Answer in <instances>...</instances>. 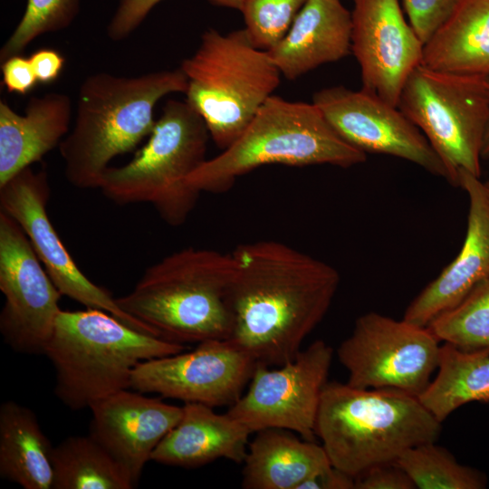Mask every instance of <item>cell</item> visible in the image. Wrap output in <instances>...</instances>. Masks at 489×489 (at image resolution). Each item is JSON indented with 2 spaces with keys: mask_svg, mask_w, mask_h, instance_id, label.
<instances>
[{
  "mask_svg": "<svg viewBox=\"0 0 489 489\" xmlns=\"http://www.w3.org/2000/svg\"><path fill=\"white\" fill-rule=\"evenodd\" d=\"M231 253L228 339L256 363L283 365L328 312L340 278L329 264L282 242L260 240Z\"/></svg>",
  "mask_w": 489,
  "mask_h": 489,
  "instance_id": "obj_1",
  "label": "cell"
},
{
  "mask_svg": "<svg viewBox=\"0 0 489 489\" xmlns=\"http://www.w3.org/2000/svg\"><path fill=\"white\" fill-rule=\"evenodd\" d=\"M187 85L180 67L136 76H88L79 89L72 129L59 145L66 179L77 188H100L110 161L150 135L158 101L185 93Z\"/></svg>",
  "mask_w": 489,
  "mask_h": 489,
  "instance_id": "obj_2",
  "label": "cell"
},
{
  "mask_svg": "<svg viewBox=\"0 0 489 489\" xmlns=\"http://www.w3.org/2000/svg\"><path fill=\"white\" fill-rule=\"evenodd\" d=\"M441 428L417 396L327 382L315 435L331 464L356 478L376 465L397 462L410 447L436 442Z\"/></svg>",
  "mask_w": 489,
  "mask_h": 489,
  "instance_id": "obj_3",
  "label": "cell"
},
{
  "mask_svg": "<svg viewBox=\"0 0 489 489\" xmlns=\"http://www.w3.org/2000/svg\"><path fill=\"white\" fill-rule=\"evenodd\" d=\"M232 273L231 253L184 248L148 267L133 290L116 302L169 341L228 340L233 330L227 299Z\"/></svg>",
  "mask_w": 489,
  "mask_h": 489,
  "instance_id": "obj_4",
  "label": "cell"
},
{
  "mask_svg": "<svg viewBox=\"0 0 489 489\" xmlns=\"http://www.w3.org/2000/svg\"><path fill=\"white\" fill-rule=\"evenodd\" d=\"M185 349L137 331L105 311L86 308L59 312L44 355L55 369L56 397L80 410L129 388L140 362Z\"/></svg>",
  "mask_w": 489,
  "mask_h": 489,
  "instance_id": "obj_5",
  "label": "cell"
},
{
  "mask_svg": "<svg viewBox=\"0 0 489 489\" xmlns=\"http://www.w3.org/2000/svg\"><path fill=\"white\" fill-rule=\"evenodd\" d=\"M367 154L345 141L313 103L272 95L241 136L218 156L206 159L188 178L200 193H223L237 177L264 165L362 164Z\"/></svg>",
  "mask_w": 489,
  "mask_h": 489,
  "instance_id": "obj_6",
  "label": "cell"
},
{
  "mask_svg": "<svg viewBox=\"0 0 489 489\" xmlns=\"http://www.w3.org/2000/svg\"><path fill=\"white\" fill-rule=\"evenodd\" d=\"M180 68L188 79L187 102L222 150L241 136L282 76L268 52L257 48L244 28L225 34L206 31Z\"/></svg>",
  "mask_w": 489,
  "mask_h": 489,
  "instance_id": "obj_7",
  "label": "cell"
},
{
  "mask_svg": "<svg viewBox=\"0 0 489 489\" xmlns=\"http://www.w3.org/2000/svg\"><path fill=\"white\" fill-rule=\"evenodd\" d=\"M209 138L187 101L168 100L147 144L126 165L109 167L100 188L120 205L149 203L168 225H181L201 194L188 178L206 160Z\"/></svg>",
  "mask_w": 489,
  "mask_h": 489,
  "instance_id": "obj_8",
  "label": "cell"
},
{
  "mask_svg": "<svg viewBox=\"0 0 489 489\" xmlns=\"http://www.w3.org/2000/svg\"><path fill=\"white\" fill-rule=\"evenodd\" d=\"M397 107L425 135L446 167L481 175L482 146L489 120V76L435 71L419 64L406 80Z\"/></svg>",
  "mask_w": 489,
  "mask_h": 489,
  "instance_id": "obj_9",
  "label": "cell"
},
{
  "mask_svg": "<svg viewBox=\"0 0 489 489\" xmlns=\"http://www.w3.org/2000/svg\"><path fill=\"white\" fill-rule=\"evenodd\" d=\"M440 349L439 340L427 327L370 312L356 320L337 356L349 372V385L418 397L437 369Z\"/></svg>",
  "mask_w": 489,
  "mask_h": 489,
  "instance_id": "obj_10",
  "label": "cell"
},
{
  "mask_svg": "<svg viewBox=\"0 0 489 489\" xmlns=\"http://www.w3.org/2000/svg\"><path fill=\"white\" fill-rule=\"evenodd\" d=\"M332 357V348L317 340L276 368L256 363L247 390L226 413L252 433L280 428L314 441L316 417Z\"/></svg>",
  "mask_w": 489,
  "mask_h": 489,
  "instance_id": "obj_11",
  "label": "cell"
},
{
  "mask_svg": "<svg viewBox=\"0 0 489 489\" xmlns=\"http://www.w3.org/2000/svg\"><path fill=\"white\" fill-rule=\"evenodd\" d=\"M0 331L14 351L44 355L62 296L20 225L0 209Z\"/></svg>",
  "mask_w": 489,
  "mask_h": 489,
  "instance_id": "obj_12",
  "label": "cell"
},
{
  "mask_svg": "<svg viewBox=\"0 0 489 489\" xmlns=\"http://www.w3.org/2000/svg\"><path fill=\"white\" fill-rule=\"evenodd\" d=\"M50 194L47 172L28 167L0 187V206L23 228L62 295L86 308L105 311L137 331L158 337L150 327L123 312L116 298L78 268L49 218Z\"/></svg>",
  "mask_w": 489,
  "mask_h": 489,
  "instance_id": "obj_13",
  "label": "cell"
},
{
  "mask_svg": "<svg viewBox=\"0 0 489 489\" xmlns=\"http://www.w3.org/2000/svg\"><path fill=\"white\" fill-rule=\"evenodd\" d=\"M255 365L231 340H210L188 352L140 362L132 371L130 388L185 403L230 407L243 395Z\"/></svg>",
  "mask_w": 489,
  "mask_h": 489,
  "instance_id": "obj_14",
  "label": "cell"
},
{
  "mask_svg": "<svg viewBox=\"0 0 489 489\" xmlns=\"http://www.w3.org/2000/svg\"><path fill=\"white\" fill-rule=\"evenodd\" d=\"M312 103L345 141L365 154L402 158L450 183L446 167L427 139L397 106L344 86L316 91Z\"/></svg>",
  "mask_w": 489,
  "mask_h": 489,
  "instance_id": "obj_15",
  "label": "cell"
},
{
  "mask_svg": "<svg viewBox=\"0 0 489 489\" xmlns=\"http://www.w3.org/2000/svg\"><path fill=\"white\" fill-rule=\"evenodd\" d=\"M350 14L351 52L361 89L397 106L406 80L421 64L423 43L398 0H353Z\"/></svg>",
  "mask_w": 489,
  "mask_h": 489,
  "instance_id": "obj_16",
  "label": "cell"
},
{
  "mask_svg": "<svg viewBox=\"0 0 489 489\" xmlns=\"http://www.w3.org/2000/svg\"><path fill=\"white\" fill-rule=\"evenodd\" d=\"M90 434L117 461L136 485L151 455L179 422L183 408L120 390L94 402Z\"/></svg>",
  "mask_w": 489,
  "mask_h": 489,
  "instance_id": "obj_17",
  "label": "cell"
},
{
  "mask_svg": "<svg viewBox=\"0 0 489 489\" xmlns=\"http://www.w3.org/2000/svg\"><path fill=\"white\" fill-rule=\"evenodd\" d=\"M469 201L465 242L455 258L410 302L402 319L427 327L489 280V199L479 177L459 173Z\"/></svg>",
  "mask_w": 489,
  "mask_h": 489,
  "instance_id": "obj_18",
  "label": "cell"
},
{
  "mask_svg": "<svg viewBox=\"0 0 489 489\" xmlns=\"http://www.w3.org/2000/svg\"><path fill=\"white\" fill-rule=\"evenodd\" d=\"M267 52L288 80L340 61L351 52V14L340 0H307L284 37Z\"/></svg>",
  "mask_w": 489,
  "mask_h": 489,
  "instance_id": "obj_19",
  "label": "cell"
},
{
  "mask_svg": "<svg viewBox=\"0 0 489 489\" xmlns=\"http://www.w3.org/2000/svg\"><path fill=\"white\" fill-rule=\"evenodd\" d=\"M72 113L71 98L61 92L30 98L24 115L0 100V187L60 145Z\"/></svg>",
  "mask_w": 489,
  "mask_h": 489,
  "instance_id": "obj_20",
  "label": "cell"
},
{
  "mask_svg": "<svg viewBox=\"0 0 489 489\" xmlns=\"http://www.w3.org/2000/svg\"><path fill=\"white\" fill-rule=\"evenodd\" d=\"M179 422L165 436L151 455L161 465L198 467L219 458L244 462L252 432L242 423L214 408L185 403Z\"/></svg>",
  "mask_w": 489,
  "mask_h": 489,
  "instance_id": "obj_21",
  "label": "cell"
},
{
  "mask_svg": "<svg viewBox=\"0 0 489 489\" xmlns=\"http://www.w3.org/2000/svg\"><path fill=\"white\" fill-rule=\"evenodd\" d=\"M244 460L247 489H298L314 474L331 465L322 446L299 439L285 429L256 432Z\"/></svg>",
  "mask_w": 489,
  "mask_h": 489,
  "instance_id": "obj_22",
  "label": "cell"
},
{
  "mask_svg": "<svg viewBox=\"0 0 489 489\" xmlns=\"http://www.w3.org/2000/svg\"><path fill=\"white\" fill-rule=\"evenodd\" d=\"M421 64L438 72L489 76V0H462L423 45Z\"/></svg>",
  "mask_w": 489,
  "mask_h": 489,
  "instance_id": "obj_23",
  "label": "cell"
},
{
  "mask_svg": "<svg viewBox=\"0 0 489 489\" xmlns=\"http://www.w3.org/2000/svg\"><path fill=\"white\" fill-rule=\"evenodd\" d=\"M53 446L35 414L14 400L0 406V476L24 489H53Z\"/></svg>",
  "mask_w": 489,
  "mask_h": 489,
  "instance_id": "obj_24",
  "label": "cell"
},
{
  "mask_svg": "<svg viewBox=\"0 0 489 489\" xmlns=\"http://www.w3.org/2000/svg\"><path fill=\"white\" fill-rule=\"evenodd\" d=\"M436 370L418 398L441 423L469 402L489 401V348L464 350L444 342Z\"/></svg>",
  "mask_w": 489,
  "mask_h": 489,
  "instance_id": "obj_25",
  "label": "cell"
},
{
  "mask_svg": "<svg viewBox=\"0 0 489 489\" xmlns=\"http://www.w3.org/2000/svg\"><path fill=\"white\" fill-rule=\"evenodd\" d=\"M53 489H131L129 475L91 435L71 436L53 449Z\"/></svg>",
  "mask_w": 489,
  "mask_h": 489,
  "instance_id": "obj_26",
  "label": "cell"
},
{
  "mask_svg": "<svg viewBox=\"0 0 489 489\" xmlns=\"http://www.w3.org/2000/svg\"><path fill=\"white\" fill-rule=\"evenodd\" d=\"M397 463L418 489H482L486 486L483 474L458 463L449 451L436 442L407 449Z\"/></svg>",
  "mask_w": 489,
  "mask_h": 489,
  "instance_id": "obj_27",
  "label": "cell"
},
{
  "mask_svg": "<svg viewBox=\"0 0 489 489\" xmlns=\"http://www.w3.org/2000/svg\"><path fill=\"white\" fill-rule=\"evenodd\" d=\"M427 328L439 340L464 350L489 348V280Z\"/></svg>",
  "mask_w": 489,
  "mask_h": 489,
  "instance_id": "obj_28",
  "label": "cell"
},
{
  "mask_svg": "<svg viewBox=\"0 0 489 489\" xmlns=\"http://www.w3.org/2000/svg\"><path fill=\"white\" fill-rule=\"evenodd\" d=\"M82 0H27L24 13L0 50V62L22 54L37 37L68 28Z\"/></svg>",
  "mask_w": 489,
  "mask_h": 489,
  "instance_id": "obj_29",
  "label": "cell"
},
{
  "mask_svg": "<svg viewBox=\"0 0 489 489\" xmlns=\"http://www.w3.org/2000/svg\"><path fill=\"white\" fill-rule=\"evenodd\" d=\"M307 0H244L241 9L252 43L269 51L287 34Z\"/></svg>",
  "mask_w": 489,
  "mask_h": 489,
  "instance_id": "obj_30",
  "label": "cell"
},
{
  "mask_svg": "<svg viewBox=\"0 0 489 489\" xmlns=\"http://www.w3.org/2000/svg\"><path fill=\"white\" fill-rule=\"evenodd\" d=\"M162 0H120L108 26L107 35L113 42L129 37ZM211 4L241 11L244 0H208Z\"/></svg>",
  "mask_w": 489,
  "mask_h": 489,
  "instance_id": "obj_31",
  "label": "cell"
},
{
  "mask_svg": "<svg viewBox=\"0 0 489 489\" xmlns=\"http://www.w3.org/2000/svg\"><path fill=\"white\" fill-rule=\"evenodd\" d=\"M462 0H402L409 24L423 45L449 18Z\"/></svg>",
  "mask_w": 489,
  "mask_h": 489,
  "instance_id": "obj_32",
  "label": "cell"
},
{
  "mask_svg": "<svg viewBox=\"0 0 489 489\" xmlns=\"http://www.w3.org/2000/svg\"><path fill=\"white\" fill-rule=\"evenodd\" d=\"M357 489H415L397 462L376 465L355 478Z\"/></svg>",
  "mask_w": 489,
  "mask_h": 489,
  "instance_id": "obj_33",
  "label": "cell"
},
{
  "mask_svg": "<svg viewBox=\"0 0 489 489\" xmlns=\"http://www.w3.org/2000/svg\"><path fill=\"white\" fill-rule=\"evenodd\" d=\"M3 82L9 92L25 95L38 82L29 58L14 55L1 62Z\"/></svg>",
  "mask_w": 489,
  "mask_h": 489,
  "instance_id": "obj_34",
  "label": "cell"
},
{
  "mask_svg": "<svg viewBox=\"0 0 489 489\" xmlns=\"http://www.w3.org/2000/svg\"><path fill=\"white\" fill-rule=\"evenodd\" d=\"M29 60L32 63L38 82L49 84L54 82L61 74L64 58L56 50L43 48L31 54Z\"/></svg>",
  "mask_w": 489,
  "mask_h": 489,
  "instance_id": "obj_35",
  "label": "cell"
},
{
  "mask_svg": "<svg viewBox=\"0 0 489 489\" xmlns=\"http://www.w3.org/2000/svg\"><path fill=\"white\" fill-rule=\"evenodd\" d=\"M355 478L332 465L314 474L304 482L298 489H353Z\"/></svg>",
  "mask_w": 489,
  "mask_h": 489,
  "instance_id": "obj_36",
  "label": "cell"
},
{
  "mask_svg": "<svg viewBox=\"0 0 489 489\" xmlns=\"http://www.w3.org/2000/svg\"><path fill=\"white\" fill-rule=\"evenodd\" d=\"M482 158L489 159V120L486 126V129L484 136L483 146H482Z\"/></svg>",
  "mask_w": 489,
  "mask_h": 489,
  "instance_id": "obj_37",
  "label": "cell"
},
{
  "mask_svg": "<svg viewBox=\"0 0 489 489\" xmlns=\"http://www.w3.org/2000/svg\"><path fill=\"white\" fill-rule=\"evenodd\" d=\"M484 188H485L487 197L489 199V179L484 182Z\"/></svg>",
  "mask_w": 489,
  "mask_h": 489,
  "instance_id": "obj_38",
  "label": "cell"
}]
</instances>
